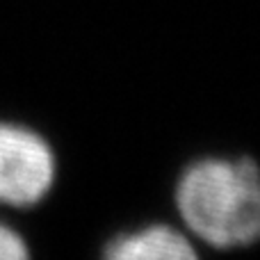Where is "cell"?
I'll return each mask as SVG.
<instances>
[{"instance_id": "cell-1", "label": "cell", "mask_w": 260, "mask_h": 260, "mask_svg": "<svg viewBox=\"0 0 260 260\" xmlns=\"http://www.w3.org/2000/svg\"><path fill=\"white\" fill-rule=\"evenodd\" d=\"M176 206L187 229L217 249L247 247L260 231L258 167L249 157L199 160L180 176Z\"/></svg>"}, {"instance_id": "cell-2", "label": "cell", "mask_w": 260, "mask_h": 260, "mask_svg": "<svg viewBox=\"0 0 260 260\" xmlns=\"http://www.w3.org/2000/svg\"><path fill=\"white\" fill-rule=\"evenodd\" d=\"M55 180V157L44 137L16 123H0V203L35 206Z\"/></svg>"}, {"instance_id": "cell-3", "label": "cell", "mask_w": 260, "mask_h": 260, "mask_svg": "<svg viewBox=\"0 0 260 260\" xmlns=\"http://www.w3.org/2000/svg\"><path fill=\"white\" fill-rule=\"evenodd\" d=\"M103 260H199L192 242L171 226L153 224L108 244Z\"/></svg>"}, {"instance_id": "cell-4", "label": "cell", "mask_w": 260, "mask_h": 260, "mask_svg": "<svg viewBox=\"0 0 260 260\" xmlns=\"http://www.w3.org/2000/svg\"><path fill=\"white\" fill-rule=\"evenodd\" d=\"M0 260H30L25 240L3 221H0Z\"/></svg>"}]
</instances>
